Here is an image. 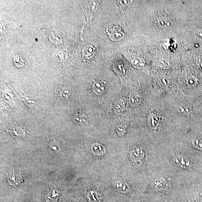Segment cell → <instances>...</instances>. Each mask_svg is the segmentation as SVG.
I'll return each instance as SVG.
<instances>
[{"label":"cell","instance_id":"cell-1","mask_svg":"<svg viewBox=\"0 0 202 202\" xmlns=\"http://www.w3.org/2000/svg\"><path fill=\"white\" fill-rule=\"evenodd\" d=\"M152 184V189L155 191L165 192L169 191L172 188V184L169 180L163 177H157Z\"/></svg>","mask_w":202,"mask_h":202},{"label":"cell","instance_id":"cell-2","mask_svg":"<svg viewBox=\"0 0 202 202\" xmlns=\"http://www.w3.org/2000/svg\"><path fill=\"white\" fill-rule=\"evenodd\" d=\"M130 157L132 162L137 166H140L142 165L145 155L144 150L141 148L136 147L131 150Z\"/></svg>","mask_w":202,"mask_h":202},{"label":"cell","instance_id":"cell-3","mask_svg":"<svg viewBox=\"0 0 202 202\" xmlns=\"http://www.w3.org/2000/svg\"><path fill=\"white\" fill-rule=\"evenodd\" d=\"M114 187L118 192L122 194L129 195L130 193V189L127 183L121 180L115 182Z\"/></svg>","mask_w":202,"mask_h":202},{"label":"cell","instance_id":"cell-4","mask_svg":"<svg viewBox=\"0 0 202 202\" xmlns=\"http://www.w3.org/2000/svg\"><path fill=\"white\" fill-rule=\"evenodd\" d=\"M158 23L159 26L161 28H170L173 25V21L170 18L166 17H162L158 18Z\"/></svg>","mask_w":202,"mask_h":202},{"label":"cell","instance_id":"cell-5","mask_svg":"<svg viewBox=\"0 0 202 202\" xmlns=\"http://www.w3.org/2000/svg\"><path fill=\"white\" fill-rule=\"evenodd\" d=\"M111 28L109 30V36L112 40L120 39L124 36V33L122 31L118 28Z\"/></svg>","mask_w":202,"mask_h":202},{"label":"cell","instance_id":"cell-6","mask_svg":"<svg viewBox=\"0 0 202 202\" xmlns=\"http://www.w3.org/2000/svg\"><path fill=\"white\" fill-rule=\"evenodd\" d=\"M92 151L95 155L98 156H101L104 155L105 153V149L103 146L101 145L95 143L92 145Z\"/></svg>","mask_w":202,"mask_h":202},{"label":"cell","instance_id":"cell-7","mask_svg":"<svg viewBox=\"0 0 202 202\" xmlns=\"http://www.w3.org/2000/svg\"><path fill=\"white\" fill-rule=\"evenodd\" d=\"M92 88L94 92L97 95H101L104 92V85L101 81H97L94 83Z\"/></svg>","mask_w":202,"mask_h":202},{"label":"cell","instance_id":"cell-8","mask_svg":"<svg viewBox=\"0 0 202 202\" xmlns=\"http://www.w3.org/2000/svg\"><path fill=\"white\" fill-rule=\"evenodd\" d=\"M125 104L123 100H120L115 103L114 107V111L117 114H120L123 113L125 109Z\"/></svg>","mask_w":202,"mask_h":202},{"label":"cell","instance_id":"cell-9","mask_svg":"<svg viewBox=\"0 0 202 202\" xmlns=\"http://www.w3.org/2000/svg\"><path fill=\"white\" fill-rule=\"evenodd\" d=\"M148 123L149 127L152 129H156L158 126L159 120L156 116L152 115L149 117Z\"/></svg>","mask_w":202,"mask_h":202},{"label":"cell","instance_id":"cell-10","mask_svg":"<svg viewBox=\"0 0 202 202\" xmlns=\"http://www.w3.org/2000/svg\"><path fill=\"white\" fill-rule=\"evenodd\" d=\"M132 64L134 67L137 69L142 68L145 65V63L141 58H136L132 60Z\"/></svg>","mask_w":202,"mask_h":202},{"label":"cell","instance_id":"cell-11","mask_svg":"<svg viewBox=\"0 0 202 202\" xmlns=\"http://www.w3.org/2000/svg\"><path fill=\"white\" fill-rule=\"evenodd\" d=\"M141 97L138 95H133L130 98V102L132 106L138 105L141 101Z\"/></svg>","mask_w":202,"mask_h":202},{"label":"cell","instance_id":"cell-12","mask_svg":"<svg viewBox=\"0 0 202 202\" xmlns=\"http://www.w3.org/2000/svg\"><path fill=\"white\" fill-rule=\"evenodd\" d=\"M176 108L179 113L182 115L186 116L188 115L190 113L189 109L186 106H177Z\"/></svg>","mask_w":202,"mask_h":202},{"label":"cell","instance_id":"cell-13","mask_svg":"<svg viewBox=\"0 0 202 202\" xmlns=\"http://www.w3.org/2000/svg\"><path fill=\"white\" fill-rule=\"evenodd\" d=\"M75 122L80 124H84L87 123V118L84 116L81 115H77L74 118Z\"/></svg>","mask_w":202,"mask_h":202},{"label":"cell","instance_id":"cell-14","mask_svg":"<svg viewBox=\"0 0 202 202\" xmlns=\"http://www.w3.org/2000/svg\"><path fill=\"white\" fill-rule=\"evenodd\" d=\"M158 64L160 67L167 68L170 66V62L169 60L161 59L158 61Z\"/></svg>","mask_w":202,"mask_h":202},{"label":"cell","instance_id":"cell-15","mask_svg":"<svg viewBox=\"0 0 202 202\" xmlns=\"http://www.w3.org/2000/svg\"><path fill=\"white\" fill-rule=\"evenodd\" d=\"M186 82L188 85L193 86L195 85L197 83V79L193 76H190L186 79Z\"/></svg>","mask_w":202,"mask_h":202},{"label":"cell","instance_id":"cell-16","mask_svg":"<svg viewBox=\"0 0 202 202\" xmlns=\"http://www.w3.org/2000/svg\"><path fill=\"white\" fill-rule=\"evenodd\" d=\"M192 143L194 147L199 149H202V141L201 139H194L193 140Z\"/></svg>","mask_w":202,"mask_h":202},{"label":"cell","instance_id":"cell-17","mask_svg":"<svg viewBox=\"0 0 202 202\" xmlns=\"http://www.w3.org/2000/svg\"><path fill=\"white\" fill-rule=\"evenodd\" d=\"M59 96L61 99L63 100L67 99L70 95V92L68 90H63L59 92Z\"/></svg>","mask_w":202,"mask_h":202},{"label":"cell","instance_id":"cell-18","mask_svg":"<svg viewBox=\"0 0 202 202\" xmlns=\"http://www.w3.org/2000/svg\"><path fill=\"white\" fill-rule=\"evenodd\" d=\"M117 132L120 136H122L126 133L125 129L122 126H118L117 129Z\"/></svg>","mask_w":202,"mask_h":202},{"label":"cell","instance_id":"cell-19","mask_svg":"<svg viewBox=\"0 0 202 202\" xmlns=\"http://www.w3.org/2000/svg\"><path fill=\"white\" fill-rule=\"evenodd\" d=\"M85 50V54L90 55L93 52L94 48L92 46H89L86 48Z\"/></svg>","mask_w":202,"mask_h":202},{"label":"cell","instance_id":"cell-20","mask_svg":"<svg viewBox=\"0 0 202 202\" xmlns=\"http://www.w3.org/2000/svg\"><path fill=\"white\" fill-rule=\"evenodd\" d=\"M195 33L196 35L198 38L202 39V29H198L196 31Z\"/></svg>","mask_w":202,"mask_h":202}]
</instances>
